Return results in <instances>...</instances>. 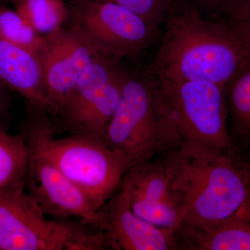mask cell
<instances>
[{
    "label": "cell",
    "instance_id": "1",
    "mask_svg": "<svg viewBox=\"0 0 250 250\" xmlns=\"http://www.w3.org/2000/svg\"><path fill=\"white\" fill-rule=\"evenodd\" d=\"M147 71L160 82L207 81L225 87L250 62V37L236 18L214 19L170 6Z\"/></svg>",
    "mask_w": 250,
    "mask_h": 250
},
{
    "label": "cell",
    "instance_id": "2",
    "mask_svg": "<svg viewBox=\"0 0 250 250\" xmlns=\"http://www.w3.org/2000/svg\"><path fill=\"white\" fill-rule=\"evenodd\" d=\"M164 161L184 231L207 230L250 204V159L181 143Z\"/></svg>",
    "mask_w": 250,
    "mask_h": 250
},
{
    "label": "cell",
    "instance_id": "3",
    "mask_svg": "<svg viewBox=\"0 0 250 250\" xmlns=\"http://www.w3.org/2000/svg\"><path fill=\"white\" fill-rule=\"evenodd\" d=\"M56 132L48 113L28 104L20 134L26 144L44 154L96 209L103 210L131 168L129 161L102 138L83 134L57 138Z\"/></svg>",
    "mask_w": 250,
    "mask_h": 250
},
{
    "label": "cell",
    "instance_id": "4",
    "mask_svg": "<svg viewBox=\"0 0 250 250\" xmlns=\"http://www.w3.org/2000/svg\"><path fill=\"white\" fill-rule=\"evenodd\" d=\"M103 139L126 158L131 167L159 153L167 154L180 144L159 82L147 70L129 72Z\"/></svg>",
    "mask_w": 250,
    "mask_h": 250
},
{
    "label": "cell",
    "instance_id": "5",
    "mask_svg": "<svg viewBox=\"0 0 250 250\" xmlns=\"http://www.w3.org/2000/svg\"><path fill=\"white\" fill-rule=\"evenodd\" d=\"M88 226L49 220L25 186L0 191V250L106 249L104 231Z\"/></svg>",
    "mask_w": 250,
    "mask_h": 250
},
{
    "label": "cell",
    "instance_id": "6",
    "mask_svg": "<svg viewBox=\"0 0 250 250\" xmlns=\"http://www.w3.org/2000/svg\"><path fill=\"white\" fill-rule=\"evenodd\" d=\"M159 83L181 143L241 154L228 128L225 87L199 80Z\"/></svg>",
    "mask_w": 250,
    "mask_h": 250
},
{
    "label": "cell",
    "instance_id": "7",
    "mask_svg": "<svg viewBox=\"0 0 250 250\" xmlns=\"http://www.w3.org/2000/svg\"><path fill=\"white\" fill-rule=\"evenodd\" d=\"M69 9L67 25L95 58L121 62L139 54L159 36L142 18L113 3L71 2Z\"/></svg>",
    "mask_w": 250,
    "mask_h": 250
},
{
    "label": "cell",
    "instance_id": "8",
    "mask_svg": "<svg viewBox=\"0 0 250 250\" xmlns=\"http://www.w3.org/2000/svg\"><path fill=\"white\" fill-rule=\"evenodd\" d=\"M129 75L120 62L94 59L52 118L57 131L103 139Z\"/></svg>",
    "mask_w": 250,
    "mask_h": 250
},
{
    "label": "cell",
    "instance_id": "9",
    "mask_svg": "<svg viewBox=\"0 0 250 250\" xmlns=\"http://www.w3.org/2000/svg\"><path fill=\"white\" fill-rule=\"evenodd\" d=\"M29 166L25 188L28 195L47 215L75 218L107 231L104 210L96 209L88 197L72 183L42 153L27 146Z\"/></svg>",
    "mask_w": 250,
    "mask_h": 250
},
{
    "label": "cell",
    "instance_id": "10",
    "mask_svg": "<svg viewBox=\"0 0 250 250\" xmlns=\"http://www.w3.org/2000/svg\"><path fill=\"white\" fill-rule=\"evenodd\" d=\"M119 191L130 208L146 221L177 232L183 228L180 207L164 161L149 160L131 167L125 174Z\"/></svg>",
    "mask_w": 250,
    "mask_h": 250
},
{
    "label": "cell",
    "instance_id": "11",
    "mask_svg": "<svg viewBox=\"0 0 250 250\" xmlns=\"http://www.w3.org/2000/svg\"><path fill=\"white\" fill-rule=\"evenodd\" d=\"M36 57L48 94L50 117L54 118L95 57L80 36L67 24L43 36Z\"/></svg>",
    "mask_w": 250,
    "mask_h": 250
},
{
    "label": "cell",
    "instance_id": "12",
    "mask_svg": "<svg viewBox=\"0 0 250 250\" xmlns=\"http://www.w3.org/2000/svg\"><path fill=\"white\" fill-rule=\"evenodd\" d=\"M104 207L110 229L106 231L108 247L124 250H167L176 247L174 230L146 221L130 208L121 192Z\"/></svg>",
    "mask_w": 250,
    "mask_h": 250
},
{
    "label": "cell",
    "instance_id": "13",
    "mask_svg": "<svg viewBox=\"0 0 250 250\" xmlns=\"http://www.w3.org/2000/svg\"><path fill=\"white\" fill-rule=\"evenodd\" d=\"M0 88L16 92L28 104L51 114L45 80L37 57L27 49L0 39Z\"/></svg>",
    "mask_w": 250,
    "mask_h": 250
},
{
    "label": "cell",
    "instance_id": "14",
    "mask_svg": "<svg viewBox=\"0 0 250 250\" xmlns=\"http://www.w3.org/2000/svg\"><path fill=\"white\" fill-rule=\"evenodd\" d=\"M192 249L250 250V204L232 218L207 230L188 231Z\"/></svg>",
    "mask_w": 250,
    "mask_h": 250
},
{
    "label": "cell",
    "instance_id": "15",
    "mask_svg": "<svg viewBox=\"0 0 250 250\" xmlns=\"http://www.w3.org/2000/svg\"><path fill=\"white\" fill-rule=\"evenodd\" d=\"M225 90L231 131L250 141V62L229 80Z\"/></svg>",
    "mask_w": 250,
    "mask_h": 250
},
{
    "label": "cell",
    "instance_id": "16",
    "mask_svg": "<svg viewBox=\"0 0 250 250\" xmlns=\"http://www.w3.org/2000/svg\"><path fill=\"white\" fill-rule=\"evenodd\" d=\"M14 5L24 22L41 36L64 27L70 16L64 0H18Z\"/></svg>",
    "mask_w": 250,
    "mask_h": 250
},
{
    "label": "cell",
    "instance_id": "17",
    "mask_svg": "<svg viewBox=\"0 0 250 250\" xmlns=\"http://www.w3.org/2000/svg\"><path fill=\"white\" fill-rule=\"evenodd\" d=\"M29 150L21 134L0 131V191L25 186Z\"/></svg>",
    "mask_w": 250,
    "mask_h": 250
},
{
    "label": "cell",
    "instance_id": "18",
    "mask_svg": "<svg viewBox=\"0 0 250 250\" xmlns=\"http://www.w3.org/2000/svg\"><path fill=\"white\" fill-rule=\"evenodd\" d=\"M0 39L27 49L36 56L43 36L29 27L16 10L0 4Z\"/></svg>",
    "mask_w": 250,
    "mask_h": 250
},
{
    "label": "cell",
    "instance_id": "19",
    "mask_svg": "<svg viewBox=\"0 0 250 250\" xmlns=\"http://www.w3.org/2000/svg\"><path fill=\"white\" fill-rule=\"evenodd\" d=\"M79 1H101L119 5L142 18L159 35L171 6V0H71V2Z\"/></svg>",
    "mask_w": 250,
    "mask_h": 250
},
{
    "label": "cell",
    "instance_id": "20",
    "mask_svg": "<svg viewBox=\"0 0 250 250\" xmlns=\"http://www.w3.org/2000/svg\"><path fill=\"white\" fill-rule=\"evenodd\" d=\"M246 0H171L172 7L195 11L214 19L226 18Z\"/></svg>",
    "mask_w": 250,
    "mask_h": 250
},
{
    "label": "cell",
    "instance_id": "21",
    "mask_svg": "<svg viewBox=\"0 0 250 250\" xmlns=\"http://www.w3.org/2000/svg\"><path fill=\"white\" fill-rule=\"evenodd\" d=\"M11 108L9 90L0 88V131L6 132V125Z\"/></svg>",
    "mask_w": 250,
    "mask_h": 250
},
{
    "label": "cell",
    "instance_id": "22",
    "mask_svg": "<svg viewBox=\"0 0 250 250\" xmlns=\"http://www.w3.org/2000/svg\"><path fill=\"white\" fill-rule=\"evenodd\" d=\"M5 1H9V2L13 3V4H15V3L17 2L18 0H5Z\"/></svg>",
    "mask_w": 250,
    "mask_h": 250
}]
</instances>
